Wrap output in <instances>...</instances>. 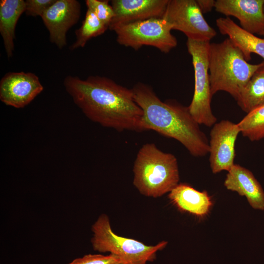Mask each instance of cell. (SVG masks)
<instances>
[{"label":"cell","instance_id":"6da1fadb","mask_svg":"<svg viewBox=\"0 0 264 264\" xmlns=\"http://www.w3.org/2000/svg\"><path fill=\"white\" fill-rule=\"evenodd\" d=\"M64 85L74 103L92 121L119 132H144L143 111L134 100L132 88L97 75L85 79L68 75Z\"/></svg>","mask_w":264,"mask_h":264},{"label":"cell","instance_id":"7a4b0ae2","mask_svg":"<svg viewBox=\"0 0 264 264\" xmlns=\"http://www.w3.org/2000/svg\"><path fill=\"white\" fill-rule=\"evenodd\" d=\"M135 101L143 111L144 131L153 130L181 143L190 154L202 157L209 152V141L188 107L176 100L162 101L149 85L138 82L132 88Z\"/></svg>","mask_w":264,"mask_h":264},{"label":"cell","instance_id":"3957f363","mask_svg":"<svg viewBox=\"0 0 264 264\" xmlns=\"http://www.w3.org/2000/svg\"><path fill=\"white\" fill-rule=\"evenodd\" d=\"M261 63L251 64L229 38L210 43L208 69L212 96L219 91L230 94L236 100Z\"/></svg>","mask_w":264,"mask_h":264},{"label":"cell","instance_id":"277c9868","mask_svg":"<svg viewBox=\"0 0 264 264\" xmlns=\"http://www.w3.org/2000/svg\"><path fill=\"white\" fill-rule=\"evenodd\" d=\"M133 172V185L141 194L150 197L157 198L170 193L179 180L176 157L163 152L152 143L140 148Z\"/></svg>","mask_w":264,"mask_h":264},{"label":"cell","instance_id":"5b68a950","mask_svg":"<svg viewBox=\"0 0 264 264\" xmlns=\"http://www.w3.org/2000/svg\"><path fill=\"white\" fill-rule=\"evenodd\" d=\"M91 231L93 235L91 243L94 250L115 255L125 264L153 262L157 252L167 244V242L162 241L155 245H147L136 240L119 236L113 232L109 218L105 214L99 216L92 225Z\"/></svg>","mask_w":264,"mask_h":264},{"label":"cell","instance_id":"8992f818","mask_svg":"<svg viewBox=\"0 0 264 264\" xmlns=\"http://www.w3.org/2000/svg\"><path fill=\"white\" fill-rule=\"evenodd\" d=\"M209 41H199L187 39L186 46L192 59L194 70L195 87L192 101L188 106L189 112L199 124L213 126L217 118L211 106L212 95L208 69Z\"/></svg>","mask_w":264,"mask_h":264},{"label":"cell","instance_id":"52a82bcc","mask_svg":"<svg viewBox=\"0 0 264 264\" xmlns=\"http://www.w3.org/2000/svg\"><path fill=\"white\" fill-rule=\"evenodd\" d=\"M168 23L162 18H153L120 25L114 31L117 43L136 50L151 46L164 53H169L177 44Z\"/></svg>","mask_w":264,"mask_h":264},{"label":"cell","instance_id":"ba28073f","mask_svg":"<svg viewBox=\"0 0 264 264\" xmlns=\"http://www.w3.org/2000/svg\"><path fill=\"white\" fill-rule=\"evenodd\" d=\"M162 18L172 30L183 32L187 39L210 42L217 34L205 20L196 0H169Z\"/></svg>","mask_w":264,"mask_h":264},{"label":"cell","instance_id":"9c48e42d","mask_svg":"<svg viewBox=\"0 0 264 264\" xmlns=\"http://www.w3.org/2000/svg\"><path fill=\"white\" fill-rule=\"evenodd\" d=\"M240 130L228 120L216 123L210 133L209 162L214 174L229 171L235 164V143Z\"/></svg>","mask_w":264,"mask_h":264},{"label":"cell","instance_id":"30bf717a","mask_svg":"<svg viewBox=\"0 0 264 264\" xmlns=\"http://www.w3.org/2000/svg\"><path fill=\"white\" fill-rule=\"evenodd\" d=\"M44 89L39 77L31 72H10L0 81V100L6 105L23 108Z\"/></svg>","mask_w":264,"mask_h":264},{"label":"cell","instance_id":"8fae6325","mask_svg":"<svg viewBox=\"0 0 264 264\" xmlns=\"http://www.w3.org/2000/svg\"><path fill=\"white\" fill-rule=\"evenodd\" d=\"M81 7L76 0H56L41 16L50 42L59 48L66 45V33L78 22Z\"/></svg>","mask_w":264,"mask_h":264},{"label":"cell","instance_id":"7c38bea8","mask_svg":"<svg viewBox=\"0 0 264 264\" xmlns=\"http://www.w3.org/2000/svg\"><path fill=\"white\" fill-rule=\"evenodd\" d=\"M169 0H112L114 17L109 26L110 30L125 24L153 18H162Z\"/></svg>","mask_w":264,"mask_h":264},{"label":"cell","instance_id":"4fadbf2b","mask_svg":"<svg viewBox=\"0 0 264 264\" xmlns=\"http://www.w3.org/2000/svg\"><path fill=\"white\" fill-rule=\"evenodd\" d=\"M264 0H217L215 9L226 16L238 19L241 27L252 34L264 32Z\"/></svg>","mask_w":264,"mask_h":264},{"label":"cell","instance_id":"5bb4252c","mask_svg":"<svg viewBox=\"0 0 264 264\" xmlns=\"http://www.w3.org/2000/svg\"><path fill=\"white\" fill-rule=\"evenodd\" d=\"M224 185L228 190L245 196L254 209L264 210V191L249 170L234 164L228 171Z\"/></svg>","mask_w":264,"mask_h":264},{"label":"cell","instance_id":"9a60e30c","mask_svg":"<svg viewBox=\"0 0 264 264\" xmlns=\"http://www.w3.org/2000/svg\"><path fill=\"white\" fill-rule=\"evenodd\" d=\"M216 25L220 33L227 35L240 48L246 61L251 59L252 53L259 55L264 60V37H258L246 31L227 17L217 19Z\"/></svg>","mask_w":264,"mask_h":264},{"label":"cell","instance_id":"2e32d148","mask_svg":"<svg viewBox=\"0 0 264 264\" xmlns=\"http://www.w3.org/2000/svg\"><path fill=\"white\" fill-rule=\"evenodd\" d=\"M168 198L180 211L198 217L207 215L212 205L206 191H198L186 183H178L169 193Z\"/></svg>","mask_w":264,"mask_h":264},{"label":"cell","instance_id":"e0dca14e","mask_svg":"<svg viewBox=\"0 0 264 264\" xmlns=\"http://www.w3.org/2000/svg\"><path fill=\"white\" fill-rule=\"evenodd\" d=\"M23 0H1L0 1V33L6 55L12 57L14 49L15 31L17 23L25 12Z\"/></svg>","mask_w":264,"mask_h":264},{"label":"cell","instance_id":"ac0fdd59","mask_svg":"<svg viewBox=\"0 0 264 264\" xmlns=\"http://www.w3.org/2000/svg\"><path fill=\"white\" fill-rule=\"evenodd\" d=\"M236 101L238 106L247 113L264 105V60Z\"/></svg>","mask_w":264,"mask_h":264},{"label":"cell","instance_id":"d6986e66","mask_svg":"<svg viewBox=\"0 0 264 264\" xmlns=\"http://www.w3.org/2000/svg\"><path fill=\"white\" fill-rule=\"evenodd\" d=\"M108 29L92 11L87 9L82 25L75 31L76 41L70 49L84 47L88 40L103 34Z\"/></svg>","mask_w":264,"mask_h":264},{"label":"cell","instance_id":"ffe728a7","mask_svg":"<svg viewBox=\"0 0 264 264\" xmlns=\"http://www.w3.org/2000/svg\"><path fill=\"white\" fill-rule=\"evenodd\" d=\"M237 124L240 132L250 141L264 138V105L247 113Z\"/></svg>","mask_w":264,"mask_h":264},{"label":"cell","instance_id":"44dd1931","mask_svg":"<svg viewBox=\"0 0 264 264\" xmlns=\"http://www.w3.org/2000/svg\"><path fill=\"white\" fill-rule=\"evenodd\" d=\"M85 2L88 9L92 11L109 29L114 15L112 7L109 3V1L86 0Z\"/></svg>","mask_w":264,"mask_h":264},{"label":"cell","instance_id":"7402d4cb","mask_svg":"<svg viewBox=\"0 0 264 264\" xmlns=\"http://www.w3.org/2000/svg\"><path fill=\"white\" fill-rule=\"evenodd\" d=\"M68 264H125L117 256L110 254L108 255L102 254H87L73 260Z\"/></svg>","mask_w":264,"mask_h":264},{"label":"cell","instance_id":"603a6c76","mask_svg":"<svg viewBox=\"0 0 264 264\" xmlns=\"http://www.w3.org/2000/svg\"><path fill=\"white\" fill-rule=\"evenodd\" d=\"M56 0H26L25 13L28 16L41 17Z\"/></svg>","mask_w":264,"mask_h":264},{"label":"cell","instance_id":"cb8c5ba5","mask_svg":"<svg viewBox=\"0 0 264 264\" xmlns=\"http://www.w3.org/2000/svg\"><path fill=\"white\" fill-rule=\"evenodd\" d=\"M202 13L205 14L211 11L215 7V1L214 0H196Z\"/></svg>","mask_w":264,"mask_h":264},{"label":"cell","instance_id":"d4e9b609","mask_svg":"<svg viewBox=\"0 0 264 264\" xmlns=\"http://www.w3.org/2000/svg\"><path fill=\"white\" fill-rule=\"evenodd\" d=\"M261 36H263L264 37V32L261 34Z\"/></svg>","mask_w":264,"mask_h":264},{"label":"cell","instance_id":"484cf974","mask_svg":"<svg viewBox=\"0 0 264 264\" xmlns=\"http://www.w3.org/2000/svg\"><path fill=\"white\" fill-rule=\"evenodd\" d=\"M263 12H264V5H263Z\"/></svg>","mask_w":264,"mask_h":264}]
</instances>
